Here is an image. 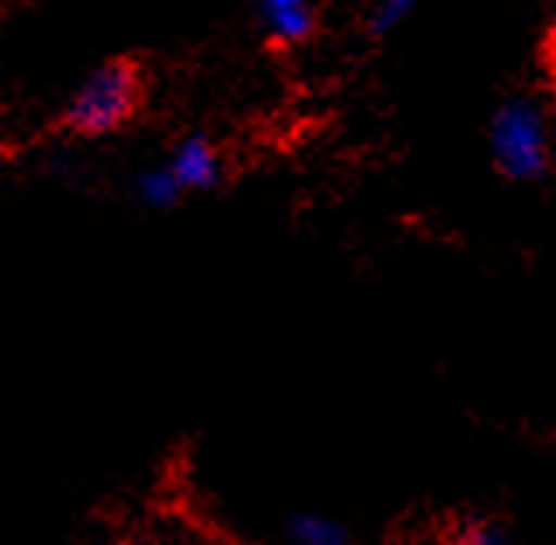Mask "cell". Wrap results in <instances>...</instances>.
<instances>
[{"instance_id": "obj_1", "label": "cell", "mask_w": 556, "mask_h": 545, "mask_svg": "<svg viewBox=\"0 0 556 545\" xmlns=\"http://www.w3.org/2000/svg\"><path fill=\"white\" fill-rule=\"evenodd\" d=\"M150 91L153 77L147 60L136 52H118L77 87L66 109L52 122V132L70 139H104L122 132L147 112Z\"/></svg>"}, {"instance_id": "obj_2", "label": "cell", "mask_w": 556, "mask_h": 545, "mask_svg": "<svg viewBox=\"0 0 556 545\" xmlns=\"http://www.w3.org/2000/svg\"><path fill=\"white\" fill-rule=\"evenodd\" d=\"M491 150L494 167L508 181L543 178L553 164V143L543 112L526 98L504 101L491 122Z\"/></svg>"}, {"instance_id": "obj_3", "label": "cell", "mask_w": 556, "mask_h": 545, "mask_svg": "<svg viewBox=\"0 0 556 545\" xmlns=\"http://www.w3.org/2000/svg\"><path fill=\"white\" fill-rule=\"evenodd\" d=\"M170 178L178 181L181 191H205L219 181V153L205 136H188L185 143L174 150Z\"/></svg>"}, {"instance_id": "obj_4", "label": "cell", "mask_w": 556, "mask_h": 545, "mask_svg": "<svg viewBox=\"0 0 556 545\" xmlns=\"http://www.w3.org/2000/svg\"><path fill=\"white\" fill-rule=\"evenodd\" d=\"M289 545H352V538L334 518L306 511L289 521Z\"/></svg>"}, {"instance_id": "obj_5", "label": "cell", "mask_w": 556, "mask_h": 545, "mask_svg": "<svg viewBox=\"0 0 556 545\" xmlns=\"http://www.w3.org/2000/svg\"><path fill=\"white\" fill-rule=\"evenodd\" d=\"M452 545H508V535L494 521H463Z\"/></svg>"}, {"instance_id": "obj_6", "label": "cell", "mask_w": 556, "mask_h": 545, "mask_svg": "<svg viewBox=\"0 0 556 545\" xmlns=\"http://www.w3.org/2000/svg\"><path fill=\"white\" fill-rule=\"evenodd\" d=\"M539 66H543V77L549 84V94L556 98V17H553V25L546 28L543 42H539Z\"/></svg>"}, {"instance_id": "obj_7", "label": "cell", "mask_w": 556, "mask_h": 545, "mask_svg": "<svg viewBox=\"0 0 556 545\" xmlns=\"http://www.w3.org/2000/svg\"><path fill=\"white\" fill-rule=\"evenodd\" d=\"M309 4H317V0H257V14H261V22H268L275 14H289V11H300Z\"/></svg>"}, {"instance_id": "obj_8", "label": "cell", "mask_w": 556, "mask_h": 545, "mask_svg": "<svg viewBox=\"0 0 556 545\" xmlns=\"http://www.w3.org/2000/svg\"><path fill=\"white\" fill-rule=\"evenodd\" d=\"M358 4H362L365 11H369V14H372L376 8H382V4H387V0H358Z\"/></svg>"}]
</instances>
